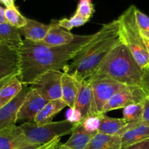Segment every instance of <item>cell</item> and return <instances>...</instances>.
Instances as JSON below:
<instances>
[{
	"label": "cell",
	"instance_id": "6da1fadb",
	"mask_svg": "<svg viewBox=\"0 0 149 149\" xmlns=\"http://www.w3.org/2000/svg\"><path fill=\"white\" fill-rule=\"evenodd\" d=\"M92 35H77L71 43L53 47L24 39L18 49L20 72L18 79L23 85H31L50 70H64L69 61L91 39Z\"/></svg>",
	"mask_w": 149,
	"mask_h": 149
},
{
	"label": "cell",
	"instance_id": "7a4b0ae2",
	"mask_svg": "<svg viewBox=\"0 0 149 149\" xmlns=\"http://www.w3.org/2000/svg\"><path fill=\"white\" fill-rule=\"evenodd\" d=\"M118 20L105 24L64 68V73L77 81L90 78L97 71L111 51L121 43Z\"/></svg>",
	"mask_w": 149,
	"mask_h": 149
},
{
	"label": "cell",
	"instance_id": "3957f363",
	"mask_svg": "<svg viewBox=\"0 0 149 149\" xmlns=\"http://www.w3.org/2000/svg\"><path fill=\"white\" fill-rule=\"evenodd\" d=\"M143 70L129 49L121 42L108 55L96 73L91 77L108 78L126 86L141 87Z\"/></svg>",
	"mask_w": 149,
	"mask_h": 149
},
{
	"label": "cell",
	"instance_id": "277c9868",
	"mask_svg": "<svg viewBox=\"0 0 149 149\" xmlns=\"http://www.w3.org/2000/svg\"><path fill=\"white\" fill-rule=\"evenodd\" d=\"M136 7L131 5L117 20L121 42L127 47L143 70L149 65V53L135 19Z\"/></svg>",
	"mask_w": 149,
	"mask_h": 149
},
{
	"label": "cell",
	"instance_id": "5b68a950",
	"mask_svg": "<svg viewBox=\"0 0 149 149\" xmlns=\"http://www.w3.org/2000/svg\"><path fill=\"white\" fill-rule=\"evenodd\" d=\"M76 125L67 119L42 125H37L31 121L20 125V127L26 139L32 145L37 147L56 138L72 133Z\"/></svg>",
	"mask_w": 149,
	"mask_h": 149
},
{
	"label": "cell",
	"instance_id": "8992f818",
	"mask_svg": "<svg viewBox=\"0 0 149 149\" xmlns=\"http://www.w3.org/2000/svg\"><path fill=\"white\" fill-rule=\"evenodd\" d=\"M90 79L92 81V103L89 114L102 113V110L110 99L126 85L108 78L90 77Z\"/></svg>",
	"mask_w": 149,
	"mask_h": 149
},
{
	"label": "cell",
	"instance_id": "52a82bcc",
	"mask_svg": "<svg viewBox=\"0 0 149 149\" xmlns=\"http://www.w3.org/2000/svg\"><path fill=\"white\" fill-rule=\"evenodd\" d=\"M63 73L58 70L46 71L31 84V89L48 101L61 99V77Z\"/></svg>",
	"mask_w": 149,
	"mask_h": 149
},
{
	"label": "cell",
	"instance_id": "ba28073f",
	"mask_svg": "<svg viewBox=\"0 0 149 149\" xmlns=\"http://www.w3.org/2000/svg\"><path fill=\"white\" fill-rule=\"evenodd\" d=\"M147 96L141 87L139 86H125L117 91L110 99L102 110V113L110 111L124 109L126 106L134 103H143Z\"/></svg>",
	"mask_w": 149,
	"mask_h": 149
},
{
	"label": "cell",
	"instance_id": "9c48e42d",
	"mask_svg": "<svg viewBox=\"0 0 149 149\" xmlns=\"http://www.w3.org/2000/svg\"><path fill=\"white\" fill-rule=\"evenodd\" d=\"M36 147L26 139L20 126L13 125L0 131V149H32Z\"/></svg>",
	"mask_w": 149,
	"mask_h": 149
},
{
	"label": "cell",
	"instance_id": "30bf717a",
	"mask_svg": "<svg viewBox=\"0 0 149 149\" xmlns=\"http://www.w3.org/2000/svg\"><path fill=\"white\" fill-rule=\"evenodd\" d=\"M30 90V87L23 85L21 91L11 101L0 108V131L16 125L18 112Z\"/></svg>",
	"mask_w": 149,
	"mask_h": 149
},
{
	"label": "cell",
	"instance_id": "8fae6325",
	"mask_svg": "<svg viewBox=\"0 0 149 149\" xmlns=\"http://www.w3.org/2000/svg\"><path fill=\"white\" fill-rule=\"evenodd\" d=\"M19 72L18 49L0 44V79L12 74H19Z\"/></svg>",
	"mask_w": 149,
	"mask_h": 149
},
{
	"label": "cell",
	"instance_id": "7c38bea8",
	"mask_svg": "<svg viewBox=\"0 0 149 149\" xmlns=\"http://www.w3.org/2000/svg\"><path fill=\"white\" fill-rule=\"evenodd\" d=\"M48 100L39 95L37 92L31 89L17 114V121L20 119H29L33 121L35 116L40 111Z\"/></svg>",
	"mask_w": 149,
	"mask_h": 149
},
{
	"label": "cell",
	"instance_id": "4fadbf2b",
	"mask_svg": "<svg viewBox=\"0 0 149 149\" xmlns=\"http://www.w3.org/2000/svg\"><path fill=\"white\" fill-rule=\"evenodd\" d=\"M141 124L142 122H128L123 118H111L104 113L101 119L100 126L98 130V132L110 135H118L121 137L127 130L132 129Z\"/></svg>",
	"mask_w": 149,
	"mask_h": 149
},
{
	"label": "cell",
	"instance_id": "5bb4252c",
	"mask_svg": "<svg viewBox=\"0 0 149 149\" xmlns=\"http://www.w3.org/2000/svg\"><path fill=\"white\" fill-rule=\"evenodd\" d=\"M74 38L75 34L58 26L57 21H53L46 36L40 43L53 47L63 46L71 43Z\"/></svg>",
	"mask_w": 149,
	"mask_h": 149
},
{
	"label": "cell",
	"instance_id": "9a60e30c",
	"mask_svg": "<svg viewBox=\"0 0 149 149\" xmlns=\"http://www.w3.org/2000/svg\"><path fill=\"white\" fill-rule=\"evenodd\" d=\"M80 81L74 77L63 73L61 77V99L70 109H74Z\"/></svg>",
	"mask_w": 149,
	"mask_h": 149
},
{
	"label": "cell",
	"instance_id": "2e32d148",
	"mask_svg": "<svg viewBox=\"0 0 149 149\" xmlns=\"http://www.w3.org/2000/svg\"><path fill=\"white\" fill-rule=\"evenodd\" d=\"M92 103V81L90 78L80 81L78 95L74 109L78 110L83 119L89 114Z\"/></svg>",
	"mask_w": 149,
	"mask_h": 149
},
{
	"label": "cell",
	"instance_id": "e0dca14e",
	"mask_svg": "<svg viewBox=\"0 0 149 149\" xmlns=\"http://www.w3.org/2000/svg\"><path fill=\"white\" fill-rule=\"evenodd\" d=\"M51 28V24L45 25L34 20L28 19L27 23L18 29L25 39L34 42H41L46 36Z\"/></svg>",
	"mask_w": 149,
	"mask_h": 149
},
{
	"label": "cell",
	"instance_id": "ac0fdd59",
	"mask_svg": "<svg viewBox=\"0 0 149 149\" xmlns=\"http://www.w3.org/2000/svg\"><path fill=\"white\" fill-rule=\"evenodd\" d=\"M67 106L62 99L48 101L35 116L33 122L37 125H46L53 122L55 115Z\"/></svg>",
	"mask_w": 149,
	"mask_h": 149
},
{
	"label": "cell",
	"instance_id": "d6986e66",
	"mask_svg": "<svg viewBox=\"0 0 149 149\" xmlns=\"http://www.w3.org/2000/svg\"><path fill=\"white\" fill-rule=\"evenodd\" d=\"M95 134L87 132L80 122L76 125L71 136L64 145L69 149H85Z\"/></svg>",
	"mask_w": 149,
	"mask_h": 149
},
{
	"label": "cell",
	"instance_id": "ffe728a7",
	"mask_svg": "<svg viewBox=\"0 0 149 149\" xmlns=\"http://www.w3.org/2000/svg\"><path fill=\"white\" fill-rule=\"evenodd\" d=\"M85 149H121V137L96 132Z\"/></svg>",
	"mask_w": 149,
	"mask_h": 149
},
{
	"label": "cell",
	"instance_id": "44dd1931",
	"mask_svg": "<svg viewBox=\"0 0 149 149\" xmlns=\"http://www.w3.org/2000/svg\"><path fill=\"white\" fill-rule=\"evenodd\" d=\"M149 139V125H141L130 129L121 136V149Z\"/></svg>",
	"mask_w": 149,
	"mask_h": 149
},
{
	"label": "cell",
	"instance_id": "7402d4cb",
	"mask_svg": "<svg viewBox=\"0 0 149 149\" xmlns=\"http://www.w3.org/2000/svg\"><path fill=\"white\" fill-rule=\"evenodd\" d=\"M23 43L18 29L8 23L0 24V44L19 49Z\"/></svg>",
	"mask_w": 149,
	"mask_h": 149
},
{
	"label": "cell",
	"instance_id": "603a6c76",
	"mask_svg": "<svg viewBox=\"0 0 149 149\" xmlns=\"http://www.w3.org/2000/svg\"><path fill=\"white\" fill-rule=\"evenodd\" d=\"M23 84L18 76H15L0 90V108L11 101L23 89Z\"/></svg>",
	"mask_w": 149,
	"mask_h": 149
},
{
	"label": "cell",
	"instance_id": "cb8c5ba5",
	"mask_svg": "<svg viewBox=\"0 0 149 149\" xmlns=\"http://www.w3.org/2000/svg\"><path fill=\"white\" fill-rule=\"evenodd\" d=\"M4 15L7 23L18 29L23 27L27 23L28 18L20 14L15 6L6 7L4 9Z\"/></svg>",
	"mask_w": 149,
	"mask_h": 149
},
{
	"label": "cell",
	"instance_id": "d4e9b609",
	"mask_svg": "<svg viewBox=\"0 0 149 149\" xmlns=\"http://www.w3.org/2000/svg\"><path fill=\"white\" fill-rule=\"evenodd\" d=\"M143 111V103L129 105L123 109V119L128 122H142Z\"/></svg>",
	"mask_w": 149,
	"mask_h": 149
},
{
	"label": "cell",
	"instance_id": "484cf974",
	"mask_svg": "<svg viewBox=\"0 0 149 149\" xmlns=\"http://www.w3.org/2000/svg\"><path fill=\"white\" fill-rule=\"evenodd\" d=\"M102 114L104 113H90L83 118L80 123L87 132L96 133L100 126Z\"/></svg>",
	"mask_w": 149,
	"mask_h": 149
},
{
	"label": "cell",
	"instance_id": "4316f807",
	"mask_svg": "<svg viewBox=\"0 0 149 149\" xmlns=\"http://www.w3.org/2000/svg\"><path fill=\"white\" fill-rule=\"evenodd\" d=\"M89 20H88V19L83 18V17H80V15L74 13V15L70 18H63L61 20H58L57 23H58V26L70 31L74 27H79V26H83L85 23H87Z\"/></svg>",
	"mask_w": 149,
	"mask_h": 149
},
{
	"label": "cell",
	"instance_id": "83f0119b",
	"mask_svg": "<svg viewBox=\"0 0 149 149\" xmlns=\"http://www.w3.org/2000/svg\"><path fill=\"white\" fill-rule=\"evenodd\" d=\"M94 12L93 4L91 2L87 1H80L77 5V10H76L75 14L78 15L80 17L89 20L91 17Z\"/></svg>",
	"mask_w": 149,
	"mask_h": 149
},
{
	"label": "cell",
	"instance_id": "f1b7e54d",
	"mask_svg": "<svg viewBox=\"0 0 149 149\" xmlns=\"http://www.w3.org/2000/svg\"><path fill=\"white\" fill-rule=\"evenodd\" d=\"M135 19L140 31H149V17L137 8L135 10Z\"/></svg>",
	"mask_w": 149,
	"mask_h": 149
},
{
	"label": "cell",
	"instance_id": "f546056e",
	"mask_svg": "<svg viewBox=\"0 0 149 149\" xmlns=\"http://www.w3.org/2000/svg\"><path fill=\"white\" fill-rule=\"evenodd\" d=\"M66 117L67 120L74 124H78L83 120L81 113L76 109H69L66 113Z\"/></svg>",
	"mask_w": 149,
	"mask_h": 149
},
{
	"label": "cell",
	"instance_id": "4dcf8cb0",
	"mask_svg": "<svg viewBox=\"0 0 149 149\" xmlns=\"http://www.w3.org/2000/svg\"><path fill=\"white\" fill-rule=\"evenodd\" d=\"M143 116H142V123L149 125V95H148L143 101Z\"/></svg>",
	"mask_w": 149,
	"mask_h": 149
},
{
	"label": "cell",
	"instance_id": "1f68e13d",
	"mask_svg": "<svg viewBox=\"0 0 149 149\" xmlns=\"http://www.w3.org/2000/svg\"><path fill=\"white\" fill-rule=\"evenodd\" d=\"M141 87L146 95H149V65L143 70Z\"/></svg>",
	"mask_w": 149,
	"mask_h": 149
},
{
	"label": "cell",
	"instance_id": "d6a6232c",
	"mask_svg": "<svg viewBox=\"0 0 149 149\" xmlns=\"http://www.w3.org/2000/svg\"><path fill=\"white\" fill-rule=\"evenodd\" d=\"M59 142L60 138H56V139L52 140V141L47 143H45L43 145H41L39 146L36 147V148L32 149H53Z\"/></svg>",
	"mask_w": 149,
	"mask_h": 149
},
{
	"label": "cell",
	"instance_id": "836d02e7",
	"mask_svg": "<svg viewBox=\"0 0 149 149\" xmlns=\"http://www.w3.org/2000/svg\"><path fill=\"white\" fill-rule=\"evenodd\" d=\"M125 149H149V139L134 144Z\"/></svg>",
	"mask_w": 149,
	"mask_h": 149
},
{
	"label": "cell",
	"instance_id": "e575fe53",
	"mask_svg": "<svg viewBox=\"0 0 149 149\" xmlns=\"http://www.w3.org/2000/svg\"><path fill=\"white\" fill-rule=\"evenodd\" d=\"M15 76H18V74H12V75L7 76V77H4V78L1 79H0V90H1V87H2L6 83L8 82V81H10L13 77H14Z\"/></svg>",
	"mask_w": 149,
	"mask_h": 149
},
{
	"label": "cell",
	"instance_id": "d590c367",
	"mask_svg": "<svg viewBox=\"0 0 149 149\" xmlns=\"http://www.w3.org/2000/svg\"><path fill=\"white\" fill-rule=\"evenodd\" d=\"M15 0H0V3L6 6V7H10L15 6Z\"/></svg>",
	"mask_w": 149,
	"mask_h": 149
},
{
	"label": "cell",
	"instance_id": "8d00e7d4",
	"mask_svg": "<svg viewBox=\"0 0 149 149\" xmlns=\"http://www.w3.org/2000/svg\"><path fill=\"white\" fill-rule=\"evenodd\" d=\"M4 23H7L5 15H4V9L0 7V24Z\"/></svg>",
	"mask_w": 149,
	"mask_h": 149
},
{
	"label": "cell",
	"instance_id": "74e56055",
	"mask_svg": "<svg viewBox=\"0 0 149 149\" xmlns=\"http://www.w3.org/2000/svg\"><path fill=\"white\" fill-rule=\"evenodd\" d=\"M53 149H69V148H67L66 146H64V144H61V143L59 142Z\"/></svg>",
	"mask_w": 149,
	"mask_h": 149
},
{
	"label": "cell",
	"instance_id": "f35d334b",
	"mask_svg": "<svg viewBox=\"0 0 149 149\" xmlns=\"http://www.w3.org/2000/svg\"><path fill=\"white\" fill-rule=\"evenodd\" d=\"M140 33H141L142 36H143L144 39H148L149 40V31H140Z\"/></svg>",
	"mask_w": 149,
	"mask_h": 149
},
{
	"label": "cell",
	"instance_id": "ab89813d",
	"mask_svg": "<svg viewBox=\"0 0 149 149\" xmlns=\"http://www.w3.org/2000/svg\"><path fill=\"white\" fill-rule=\"evenodd\" d=\"M143 39H144V38H143ZM144 42H145V46H146V48H147L148 52L149 53V40L148 39H144Z\"/></svg>",
	"mask_w": 149,
	"mask_h": 149
},
{
	"label": "cell",
	"instance_id": "60d3db41",
	"mask_svg": "<svg viewBox=\"0 0 149 149\" xmlns=\"http://www.w3.org/2000/svg\"><path fill=\"white\" fill-rule=\"evenodd\" d=\"M90 1V2H91V0H80V1Z\"/></svg>",
	"mask_w": 149,
	"mask_h": 149
}]
</instances>
